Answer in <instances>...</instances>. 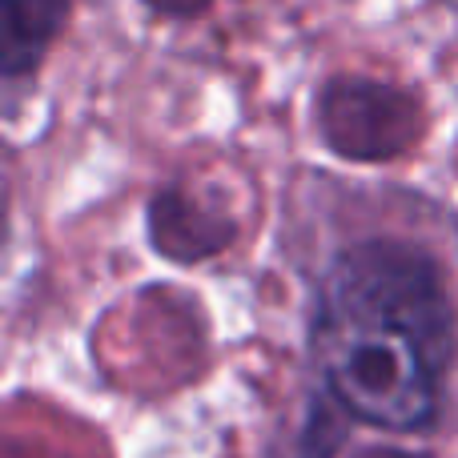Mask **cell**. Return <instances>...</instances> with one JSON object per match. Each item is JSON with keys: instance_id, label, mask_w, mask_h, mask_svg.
<instances>
[{"instance_id": "cell-1", "label": "cell", "mask_w": 458, "mask_h": 458, "mask_svg": "<svg viewBox=\"0 0 458 458\" xmlns=\"http://www.w3.org/2000/svg\"><path fill=\"white\" fill-rule=\"evenodd\" d=\"M310 346L330 394L386 430L435 422L454 350L443 269L406 242H358L326 266Z\"/></svg>"}, {"instance_id": "cell-2", "label": "cell", "mask_w": 458, "mask_h": 458, "mask_svg": "<svg viewBox=\"0 0 458 458\" xmlns=\"http://www.w3.org/2000/svg\"><path fill=\"white\" fill-rule=\"evenodd\" d=\"M69 16V0H0V56H4V81L32 77L45 48L61 32Z\"/></svg>"}]
</instances>
